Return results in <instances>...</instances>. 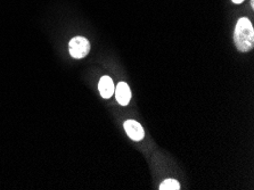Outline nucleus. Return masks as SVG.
<instances>
[{
    "mask_svg": "<svg viewBox=\"0 0 254 190\" xmlns=\"http://www.w3.org/2000/svg\"><path fill=\"white\" fill-rule=\"evenodd\" d=\"M234 42L242 53H248L254 46V29L249 18L242 17L237 21L234 32Z\"/></svg>",
    "mask_w": 254,
    "mask_h": 190,
    "instance_id": "f257e3e1",
    "label": "nucleus"
},
{
    "mask_svg": "<svg viewBox=\"0 0 254 190\" xmlns=\"http://www.w3.org/2000/svg\"><path fill=\"white\" fill-rule=\"evenodd\" d=\"M70 54L72 57L80 60L86 57L90 52V42L84 37H75L70 41Z\"/></svg>",
    "mask_w": 254,
    "mask_h": 190,
    "instance_id": "f03ea898",
    "label": "nucleus"
},
{
    "mask_svg": "<svg viewBox=\"0 0 254 190\" xmlns=\"http://www.w3.org/2000/svg\"><path fill=\"white\" fill-rule=\"evenodd\" d=\"M123 127H125L126 133L128 134L130 139H132L133 141H140L145 137L144 129H142L141 124L139 122L134 121V120H127L123 123Z\"/></svg>",
    "mask_w": 254,
    "mask_h": 190,
    "instance_id": "7ed1b4c3",
    "label": "nucleus"
},
{
    "mask_svg": "<svg viewBox=\"0 0 254 190\" xmlns=\"http://www.w3.org/2000/svg\"><path fill=\"white\" fill-rule=\"evenodd\" d=\"M115 98H117L118 103L122 105V106H127L131 100V90L128 84L126 82H120L114 89Z\"/></svg>",
    "mask_w": 254,
    "mask_h": 190,
    "instance_id": "20e7f679",
    "label": "nucleus"
},
{
    "mask_svg": "<svg viewBox=\"0 0 254 190\" xmlns=\"http://www.w3.org/2000/svg\"><path fill=\"white\" fill-rule=\"evenodd\" d=\"M98 89L103 98L105 99L111 98L112 95L114 94V89H115L112 79H111L110 76H103L102 79L99 80Z\"/></svg>",
    "mask_w": 254,
    "mask_h": 190,
    "instance_id": "39448f33",
    "label": "nucleus"
},
{
    "mask_svg": "<svg viewBox=\"0 0 254 190\" xmlns=\"http://www.w3.org/2000/svg\"><path fill=\"white\" fill-rule=\"evenodd\" d=\"M160 190H179V182L175 179H167L160 185Z\"/></svg>",
    "mask_w": 254,
    "mask_h": 190,
    "instance_id": "423d86ee",
    "label": "nucleus"
},
{
    "mask_svg": "<svg viewBox=\"0 0 254 190\" xmlns=\"http://www.w3.org/2000/svg\"><path fill=\"white\" fill-rule=\"evenodd\" d=\"M232 1H233L234 3H236V5H240V3L243 2L244 0H232Z\"/></svg>",
    "mask_w": 254,
    "mask_h": 190,
    "instance_id": "0eeeda50",
    "label": "nucleus"
},
{
    "mask_svg": "<svg viewBox=\"0 0 254 190\" xmlns=\"http://www.w3.org/2000/svg\"><path fill=\"white\" fill-rule=\"evenodd\" d=\"M251 7L252 8H254V0H251Z\"/></svg>",
    "mask_w": 254,
    "mask_h": 190,
    "instance_id": "6e6552de",
    "label": "nucleus"
}]
</instances>
